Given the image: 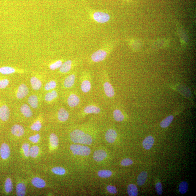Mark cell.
Segmentation results:
<instances>
[{
    "label": "cell",
    "instance_id": "cell-35",
    "mask_svg": "<svg viewBox=\"0 0 196 196\" xmlns=\"http://www.w3.org/2000/svg\"><path fill=\"white\" fill-rule=\"evenodd\" d=\"M188 189V184L186 181H183L180 183L179 186V190L180 193L184 194L187 192Z\"/></svg>",
    "mask_w": 196,
    "mask_h": 196
},
{
    "label": "cell",
    "instance_id": "cell-27",
    "mask_svg": "<svg viewBox=\"0 0 196 196\" xmlns=\"http://www.w3.org/2000/svg\"><path fill=\"white\" fill-rule=\"evenodd\" d=\"M147 177H148V173L146 172H141L137 178V183L138 185L139 186L143 185L146 181Z\"/></svg>",
    "mask_w": 196,
    "mask_h": 196
},
{
    "label": "cell",
    "instance_id": "cell-12",
    "mask_svg": "<svg viewBox=\"0 0 196 196\" xmlns=\"http://www.w3.org/2000/svg\"><path fill=\"white\" fill-rule=\"evenodd\" d=\"M73 66V62L72 60H67L63 63L59 69L60 73L62 75L68 73L72 70Z\"/></svg>",
    "mask_w": 196,
    "mask_h": 196
},
{
    "label": "cell",
    "instance_id": "cell-4",
    "mask_svg": "<svg viewBox=\"0 0 196 196\" xmlns=\"http://www.w3.org/2000/svg\"><path fill=\"white\" fill-rule=\"evenodd\" d=\"M103 106L94 99L89 100L79 110L80 116L84 117L89 114L99 115L104 111Z\"/></svg>",
    "mask_w": 196,
    "mask_h": 196
},
{
    "label": "cell",
    "instance_id": "cell-19",
    "mask_svg": "<svg viewBox=\"0 0 196 196\" xmlns=\"http://www.w3.org/2000/svg\"><path fill=\"white\" fill-rule=\"evenodd\" d=\"M20 110L22 114L26 118H30L32 116L33 113L30 107L27 104H23L20 107Z\"/></svg>",
    "mask_w": 196,
    "mask_h": 196
},
{
    "label": "cell",
    "instance_id": "cell-42",
    "mask_svg": "<svg viewBox=\"0 0 196 196\" xmlns=\"http://www.w3.org/2000/svg\"><path fill=\"white\" fill-rule=\"evenodd\" d=\"M133 164V161L130 159H123L121 162V165L122 166H128L132 165Z\"/></svg>",
    "mask_w": 196,
    "mask_h": 196
},
{
    "label": "cell",
    "instance_id": "cell-44",
    "mask_svg": "<svg viewBox=\"0 0 196 196\" xmlns=\"http://www.w3.org/2000/svg\"><path fill=\"white\" fill-rule=\"evenodd\" d=\"M107 190L111 194H115L117 192L116 188L115 186L109 185L107 187Z\"/></svg>",
    "mask_w": 196,
    "mask_h": 196
},
{
    "label": "cell",
    "instance_id": "cell-1",
    "mask_svg": "<svg viewBox=\"0 0 196 196\" xmlns=\"http://www.w3.org/2000/svg\"><path fill=\"white\" fill-rule=\"evenodd\" d=\"M94 78L90 71H84L79 74L77 89L86 102L94 97Z\"/></svg>",
    "mask_w": 196,
    "mask_h": 196
},
{
    "label": "cell",
    "instance_id": "cell-9",
    "mask_svg": "<svg viewBox=\"0 0 196 196\" xmlns=\"http://www.w3.org/2000/svg\"><path fill=\"white\" fill-rule=\"evenodd\" d=\"M11 154L10 148L8 144L3 143L0 146V157L3 161L8 159Z\"/></svg>",
    "mask_w": 196,
    "mask_h": 196
},
{
    "label": "cell",
    "instance_id": "cell-29",
    "mask_svg": "<svg viewBox=\"0 0 196 196\" xmlns=\"http://www.w3.org/2000/svg\"><path fill=\"white\" fill-rule=\"evenodd\" d=\"M15 72V69L14 68L4 66L0 68V73L4 75H9L14 73Z\"/></svg>",
    "mask_w": 196,
    "mask_h": 196
},
{
    "label": "cell",
    "instance_id": "cell-41",
    "mask_svg": "<svg viewBox=\"0 0 196 196\" xmlns=\"http://www.w3.org/2000/svg\"><path fill=\"white\" fill-rule=\"evenodd\" d=\"M40 135L38 134H35V135L31 136L29 138L30 141L34 143H37L40 140Z\"/></svg>",
    "mask_w": 196,
    "mask_h": 196
},
{
    "label": "cell",
    "instance_id": "cell-22",
    "mask_svg": "<svg viewBox=\"0 0 196 196\" xmlns=\"http://www.w3.org/2000/svg\"><path fill=\"white\" fill-rule=\"evenodd\" d=\"M32 87L35 91L40 89L42 86V83L41 81L36 77H32L30 80Z\"/></svg>",
    "mask_w": 196,
    "mask_h": 196
},
{
    "label": "cell",
    "instance_id": "cell-28",
    "mask_svg": "<svg viewBox=\"0 0 196 196\" xmlns=\"http://www.w3.org/2000/svg\"><path fill=\"white\" fill-rule=\"evenodd\" d=\"M128 194L130 196H137L138 195V190L135 185L131 184L128 186Z\"/></svg>",
    "mask_w": 196,
    "mask_h": 196
},
{
    "label": "cell",
    "instance_id": "cell-32",
    "mask_svg": "<svg viewBox=\"0 0 196 196\" xmlns=\"http://www.w3.org/2000/svg\"><path fill=\"white\" fill-rule=\"evenodd\" d=\"M174 117L172 115L169 116L161 122L160 125L161 127L166 128L168 127L173 121Z\"/></svg>",
    "mask_w": 196,
    "mask_h": 196
},
{
    "label": "cell",
    "instance_id": "cell-36",
    "mask_svg": "<svg viewBox=\"0 0 196 196\" xmlns=\"http://www.w3.org/2000/svg\"><path fill=\"white\" fill-rule=\"evenodd\" d=\"M63 62L61 60L55 61L50 65V70L54 71L58 69H59L63 64Z\"/></svg>",
    "mask_w": 196,
    "mask_h": 196
},
{
    "label": "cell",
    "instance_id": "cell-43",
    "mask_svg": "<svg viewBox=\"0 0 196 196\" xmlns=\"http://www.w3.org/2000/svg\"><path fill=\"white\" fill-rule=\"evenodd\" d=\"M156 189L158 195H162V187L161 183L158 182L156 183Z\"/></svg>",
    "mask_w": 196,
    "mask_h": 196
},
{
    "label": "cell",
    "instance_id": "cell-18",
    "mask_svg": "<svg viewBox=\"0 0 196 196\" xmlns=\"http://www.w3.org/2000/svg\"><path fill=\"white\" fill-rule=\"evenodd\" d=\"M107 156V153L105 151L103 150H99L94 152V159L97 162H100L105 159Z\"/></svg>",
    "mask_w": 196,
    "mask_h": 196
},
{
    "label": "cell",
    "instance_id": "cell-15",
    "mask_svg": "<svg viewBox=\"0 0 196 196\" xmlns=\"http://www.w3.org/2000/svg\"><path fill=\"white\" fill-rule=\"evenodd\" d=\"M59 96L57 90L56 89L51 90L46 94L45 100L48 102H54L58 99Z\"/></svg>",
    "mask_w": 196,
    "mask_h": 196
},
{
    "label": "cell",
    "instance_id": "cell-31",
    "mask_svg": "<svg viewBox=\"0 0 196 196\" xmlns=\"http://www.w3.org/2000/svg\"><path fill=\"white\" fill-rule=\"evenodd\" d=\"M50 146L53 148H56L58 144V139L57 136L55 133H52L50 137Z\"/></svg>",
    "mask_w": 196,
    "mask_h": 196
},
{
    "label": "cell",
    "instance_id": "cell-25",
    "mask_svg": "<svg viewBox=\"0 0 196 196\" xmlns=\"http://www.w3.org/2000/svg\"><path fill=\"white\" fill-rule=\"evenodd\" d=\"M28 103L30 106L34 109L37 108L38 106V99L37 96L32 95L28 99Z\"/></svg>",
    "mask_w": 196,
    "mask_h": 196
},
{
    "label": "cell",
    "instance_id": "cell-40",
    "mask_svg": "<svg viewBox=\"0 0 196 196\" xmlns=\"http://www.w3.org/2000/svg\"><path fill=\"white\" fill-rule=\"evenodd\" d=\"M9 84V81L7 79L0 80V89H3L6 88Z\"/></svg>",
    "mask_w": 196,
    "mask_h": 196
},
{
    "label": "cell",
    "instance_id": "cell-24",
    "mask_svg": "<svg viewBox=\"0 0 196 196\" xmlns=\"http://www.w3.org/2000/svg\"><path fill=\"white\" fill-rule=\"evenodd\" d=\"M13 189V183L10 178H7L5 181L4 189L7 194H9L12 192Z\"/></svg>",
    "mask_w": 196,
    "mask_h": 196
},
{
    "label": "cell",
    "instance_id": "cell-30",
    "mask_svg": "<svg viewBox=\"0 0 196 196\" xmlns=\"http://www.w3.org/2000/svg\"><path fill=\"white\" fill-rule=\"evenodd\" d=\"M58 83L55 80H51L45 85V89L46 91H50L56 89L58 86Z\"/></svg>",
    "mask_w": 196,
    "mask_h": 196
},
{
    "label": "cell",
    "instance_id": "cell-2",
    "mask_svg": "<svg viewBox=\"0 0 196 196\" xmlns=\"http://www.w3.org/2000/svg\"><path fill=\"white\" fill-rule=\"evenodd\" d=\"M98 79V90L102 96L107 104V100L114 97L115 94V89L110 83L108 74L104 71Z\"/></svg>",
    "mask_w": 196,
    "mask_h": 196
},
{
    "label": "cell",
    "instance_id": "cell-33",
    "mask_svg": "<svg viewBox=\"0 0 196 196\" xmlns=\"http://www.w3.org/2000/svg\"><path fill=\"white\" fill-rule=\"evenodd\" d=\"M39 148L37 146H33L30 148V156L33 158L37 157L39 154Z\"/></svg>",
    "mask_w": 196,
    "mask_h": 196
},
{
    "label": "cell",
    "instance_id": "cell-11",
    "mask_svg": "<svg viewBox=\"0 0 196 196\" xmlns=\"http://www.w3.org/2000/svg\"><path fill=\"white\" fill-rule=\"evenodd\" d=\"M93 18L96 21L99 23H105L110 20V15L105 12H96L93 15Z\"/></svg>",
    "mask_w": 196,
    "mask_h": 196
},
{
    "label": "cell",
    "instance_id": "cell-13",
    "mask_svg": "<svg viewBox=\"0 0 196 196\" xmlns=\"http://www.w3.org/2000/svg\"><path fill=\"white\" fill-rule=\"evenodd\" d=\"M10 116V110L8 107L3 105L0 107V120L3 122L8 120Z\"/></svg>",
    "mask_w": 196,
    "mask_h": 196
},
{
    "label": "cell",
    "instance_id": "cell-5",
    "mask_svg": "<svg viewBox=\"0 0 196 196\" xmlns=\"http://www.w3.org/2000/svg\"><path fill=\"white\" fill-rule=\"evenodd\" d=\"M70 136L71 140L75 143L91 145L92 143L91 136L83 130L79 129L74 130L71 132Z\"/></svg>",
    "mask_w": 196,
    "mask_h": 196
},
{
    "label": "cell",
    "instance_id": "cell-37",
    "mask_svg": "<svg viewBox=\"0 0 196 196\" xmlns=\"http://www.w3.org/2000/svg\"><path fill=\"white\" fill-rule=\"evenodd\" d=\"M52 172L55 174L63 175L66 173V170L61 167H55L52 169Z\"/></svg>",
    "mask_w": 196,
    "mask_h": 196
},
{
    "label": "cell",
    "instance_id": "cell-8",
    "mask_svg": "<svg viewBox=\"0 0 196 196\" xmlns=\"http://www.w3.org/2000/svg\"><path fill=\"white\" fill-rule=\"evenodd\" d=\"M107 55V53L106 50H98L92 54L91 60L93 63L100 62L105 59Z\"/></svg>",
    "mask_w": 196,
    "mask_h": 196
},
{
    "label": "cell",
    "instance_id": "cell-38",
    "mask_svg": "<svg viewBox=\"0 0 196 196\" xmlns=\"http://www.w3.org/2000/svg\"><path fill=\"white\" fill-rule=\"evenodd\" d=\"M42 124L40 121L37 120L34 122L31 126V128L32 130L39 131L42 128Z\"/></svg>",
    "mask_w": 196,
    "mask_h": 196
},
{
    "label": "cell",
    "instance_id": "cell-23",
    "mask_svg": "<svg viewBox=\"0 0 196 196\" xmlns=\"http://www.w3.org/2000/svg\"><path fill=\"white\" fill-rule=\"evenodd\" d=\"M113 115L114 119L116 121H122L124 119V115L121 110L119 109H116L113 110Z\"/></svg>",
    "mask_w": 196,
    "mask_h": 196
},
{
    "label": "cell",
    "instance_id": "cell-20",
    "mask_svg": "<svg viewBox=\"0 0 196 196\" xmlns=\"http://www.w3.org/2000/svg\"><path fill=\"white\" fill-rule=\"evenodd\" d=\"M31 182L35 187L40 189L45 187L46 186L45 181L40 178H33Z\"/></svg>",
    "mask_w": 196,
    "mask_h": 196
},
{
    "label": "cell",
    "instance_id": "cell-6",
    "mask_svg": "<svg viewBox=\"0 0 196 196\" xmlns=\"http://www.w3.org/2000/svg\"><path fill=\"white\" fill-rule=\"evenodd\" d=\"M79 72L74 71L64 77L61 82L62 88L64 91L77 89Z\"/></svg>",
    "mask_w": 196,
    "mask_h": 196
},
{
    "label": "cell",
    "instance_id": "cell-7",
    "mask_svg": "<svg viewBox=\"0 0 196 196\" xmlns=\"http://www.w3.org/2000/svg\"><path fill=\"white\" fill-rule=\"evenodd\" d=\"M70 149L74 154L81 156L89 155L91 151L89 147L79 145H72Z\"/></svg>",
    "mask_w": 196,
    "mask_h": 196
},
{
    "label": "cell",
    "instance_id": "cell-17",
    "mask_svg": "<svg viewBox=\"0 0 196 196\" xmlns=\"http://www.w3.org/2000/svg\"><path fill=\"white\" fill-rule=\"evenodd\" d=\"M117 137V132L114 129H109L106 133L105 139L109 143H114Z\"/></svg>",
    "mask_w": 196,
    "mask_h": 196
},
{
    "label": "cell",
    "instance_id": "cell-16",
    "mask_svg": "<svg viewBox=\"0 0 196 196\" xmlns=\"http://www.w3.org/2000/svg\"><path fill=\"white\" fill-rule=\"evenodd\" d=\"M11 132L12 135L17 137H21L24 133V128L21 125L15 124L12 126Z\"/></svg>",
    "mask_w": 196,
    "mask_h": 196
},
{
    "label": "cell",
    "instance_id": "cell-3",
    "mask_svg": "<svg viewBox=\"0 0 196 196\" xmlns=\"http://www.w3.org/2000/svg\"><path fill=\"white\" fill-rule=\"evenodd\" d=\"M63 92L65 102L74 111H78L86 102L77 89L64 91Z\"/></svg>",
    "mask_w": 196,
    "mask_h": 196
},
{
    "label": "cell",
    "instance_id": "cell-21",
    "mask_svg": "<svg viewBox=\"0 0 196 196\" xmlns=\"http://www.w3.org/2000/svg\"><path fill=\"white\" fill-rule=\"evenodd\" d=\"M154 142V138L151 135L148 136L143 141V145L144 148L146 150H149L152 147Z\"/></svg>",
    "mask_w": 196,
    "mask_h": 196
},
{
    "label": "cell",
    "instance_id": "cell-26",
    "mask_svg": "<svg viewBox=\"0 0 196 196\" xmlns=\"http://www.w3.org/2000/svg\"><path fill=\"white\" fill-rule=\"evenodd\" d=\"M26 187L23 183H19L16 187V194L17 196H23L26 195Z\"/></svg>",
    "mask_w": 196,
    "mask_h": 196
},
{
    "label": "cell",
    "instance_id": "cell-10",
    "mask_svg": "<svg viewBox=\"0 0 196 196\" xmlns=\"http://www.w3.org/2000/svg\"><path fill=\"white\" fill-rule=\"evenodd\" d=\"M57 117L59 121L61 122H65L69 119V112L64 107H60L57 113Z\"/></svg>",
    "mask_w": 196,
    "mask_h": 196
},
{
    "label": "cell",
    "instance_id": "cell-14",
    "mask_svg": "<svg viewBox=\"0 0 196 196\" xmlns=\"http://www.w3.org/2000/svg\"><path fill=\"white\" fill-rule=\"evenodd\" d=\"M29 93V89L26 84H22L19 86L16 93V97L18 99H23Z\"/></svg>",
    "mask_w": 196,
    "mask_h": 196
},
{
    "label": "cell",
    "instance_id": "cell-34",
    "mask_svg": "<svg viewBox=\"0 0 196 196\" xmlns=\"http://www.w3.org/2000/svg\"><path fill=\"white\" fill-rule=\"evenodd\" d=\"M112 172L109 170H101L98 172V175L100 177L107 178L110 177L112 175Z\"/></svg>",
    "mask_w": 196,
    "mask_h": 196
},
{
    "label": "cell",
    "instance_id": "cell-39",
    "mask_svg": "<svg viewBox=\"0 0 196 196\" xmlns=\"http://www.w3.org/2000/svg\"><path fill=\"white\" fill-rule=\"evenodd\" d=\"M22 148L24 156L26 157L30 156V145L28 143H24L22 146Z\"/></svg>",
    "mask_w": 196,
    "mask_h": 196
}]
</instances>
